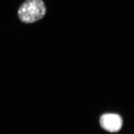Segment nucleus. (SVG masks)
I'll list each match as a JSON object with an SVG mask.
<instances>
[{
    "mask_svg": "<svg viewBox=\"0 0 134 134\" xmlns=\"http://www.w3.org/2000/svg\"><path fill=\"white\" fill-rule=\"evenodd\" d=\"M46 8L42 0H25L19 7L18 16L25 24H32L42 19Z\"/></svg>",
    "mask_w": 134,
    "mask_h": 134,
    "instance_id": "nucleus-1",
    "label": "nucleus"
},
{
    "mask_svg": "<svg viewBox=\"0 0 134 134\" xmlns=\"http://www.w3.org/2000/svg\"><path fill=\"white\" fill-rule=\"evenodd\" d=\"M99 121L101 127L110 132L119 131L123 125L122 118L116 114H104L101 116Z\"/></svg>",
    "mask_w": 134,
    "mask_h": 134,
    "instance_id": "nucleus-2",
    "label": "nucleus"
}]
</instances>
